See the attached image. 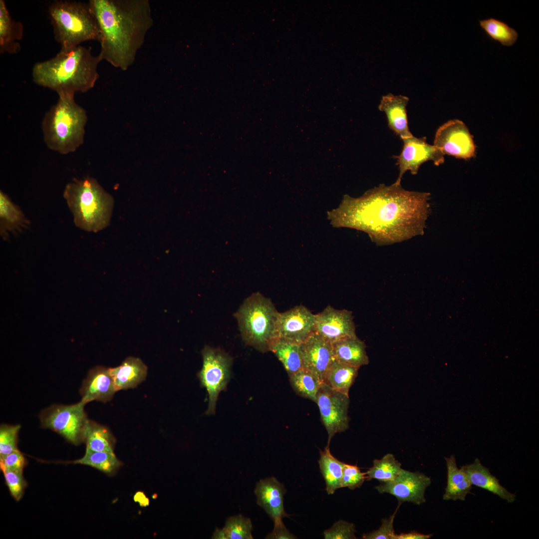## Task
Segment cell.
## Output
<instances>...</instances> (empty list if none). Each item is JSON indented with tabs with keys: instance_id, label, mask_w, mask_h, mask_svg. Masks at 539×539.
Here are the masks:
<instances>
[{
	"instance_id": "obj_1",
	"label": "cell",
	"mask_w": 539,
	"mask_h": 539,
	"mask_svg": "<svg viewBox=\"0 0 539 539\" xmlns=\"http://www.w3.org/2000/svg\"><path fill=\"white\" fill-rule=\"evenodd\" d=\"M430 196L429 193L408 191L395 183L382 184L358 198L345 195L329 216L337 227L363 231L377 245H389L424 234Z\"/></svg>"
},
{
	"instance_id": "obj_2",
	"label": "cell",
	"mask_w": 539,
	"mask_h": 539,
	"mask_svg": "<svg viewBox=\"0 0 539 539\" xmlns=\"http://www.w3.org/2000/svg\"><path fill=\"white\" fill-rule=\"evenodd\" d=\"M100 30L99 56L115 68L135 62L154 24L148 0H90Z\"/></svg>"
},
{
	"instance_id": "obj_3",
	"label": "cell",
	"mask_w": 539,
	"mask_h": 539,
	"mask_svg": "<svg viewBox=\"0 0 539 539\" xmlns=\"http://www.w3.org/2000/svg\"><path fill=\"white\" fill-rule=\"evenodd\" d=\"M102 59L90 48L78 45L61 49L53 57L36 63L32 78L36 84L51 89L58 96L85 92L99 78L98 66Z\"/></svg>"
},
{
	"instance_id": "obj_4",
	"label": "cell",
	"mask_w": 539,
	"mask_h": 539,
	"mask_svg": "<svg viewBox=\"0 0 539 539\" xmlns=\"http://www.w3.org/2000/svg\"><path fill=\"white\" fill-rule=\"evenodd\" d=\"M63 196L78 228L96 233L109 226L114 199L95 179H73L66 185Z\"/></svg>"
},
{
	"instance_id": "obj_5",
	"label": "cell",
	"mask_w": 539,
	"mask_h": 539,
	"mask_svg": "<svg viewBox=\"0 0 539 539\" xmlns=\"http://www.w3.org/2000/svg\"><path fill=\"white\" fill-rule=\"evenodd\" d=\"M87 121L86 112L75 102L74 95L58 96L41 123L47 147L62 155L75 152L83 143Z\"/></svg>"
},
{
	"instance_id": "obj_6",
	"label": "cell",
	"mask_w": 539,
	"mask_h": 539,
	"mask_svg": "<svg viewBox=\"0 0 539 539\" xmlns=\"http://www.w3.org/2000/svg\"><path fill=\"white\" fill-rule=\"evenodd\" d=\"M54 36L61 49L71 48L82 42L99 41L100 30L88 2L60 0L48 8Z\"/></svg>"
},
{
	"instance_id": "obj_7",
	"label": "cell",
	"mask_w": 539,
	"mask_h": 539,
	"mask_svg": "<svg viewBox=\"0 0 539 539\" xmlns=\"http://www.w3.org/2000/svg\"><path fill=\"white\" fill-rule=\"evenodd\" d=\"M279 313L270 299L261 293L248 297L234 315L245 342L260 352L270 351L277 337Z\"/></svg>"
},
{
	"instance_id": "obj_8",
	"label": "cell",
	"mask_w": 539,
	"mask_h": 539,
	"mask_svg": "<svg viewBox=\"0 0 539 539\" xmlns=\"http://www.w3.org/2000/svg\"><path fill=\"white\" fill-rule=\"evenodd\" d=\"M82 402L69 405H52L39 415L42 428L50 429L74 445L84 442L88 421Z\"/></svg>"
},
{
	"instance_id": "obj_9",
	"label": "cell",
	"mask_w": 539,
	"mask_h": 539,
	"mask_svg": "<svg viewBox=\"0 0 539 539\" xmlns=\"http://www.w3.org/2000/svg\"><path fill=\"white\" fill-rule=\"evenodd\" d=\"M202 355L203 365L198 377L208 394L206 414L211 415L215 412L219 394L226 388L229 381L232 360L222 350L207 345L202 350Z\"/></svg>"
},
{
	"instance_id": "obj_10",
	"label": "cell",
	"mask_w": 539,
	"mask_h": 539,
	"mask_svg": "<svg viewBox=\"0 0 539 539\" xmlns=\"http://www.w3.org/2000/svg\"><path fill=\"white\" fill-rule=\"evenodd\" d=\"M317 404L323 425L328 433L327 445L333 436L349 428V395L334 391L322 383L316 395Z\"/></svg>"
},
{
	"instance_id": "obj_11",
	"label": "cell",
	"mask_w": 539,
	"mask_h": 539,
	"mask_svg": "<svg viewBox=\"0 0 539 539\" xmlns=\"http://www.w3.org/2000/svg\"><path fill=\"white\" fill-rule=\"evenodd\" d=\"M434 145L444 154L469 159L475 155L472 135L465 124L458 119L448 121L437 130Z\"/></svg>"
},
{
	"instance_id": "obj_12",
	"label": "cell",
	"mask_w": 539,
	"mask_h": 539,
	"mask_svg": "<svg viewBox=\"0 0 539 539\" xmlns=\"http://www.w3.org/2000/svg\"><path fill=\"white\" fill-rule=\"evenodd\" d=\"M402 140V151L395 157L399 170L396 184H401V179L407 171H410L412 175H416L421 165L427 161H433L437 166L444 162V155L434 145L427 143L425 137L413 136Z\"/></svg>"
},
{
	"instance_id": "obj_13",
	"label": "cell",
	"mask_w": 539,
	"mask_h": 539,
	"mask_svg": "<svg viewBox=\"0 0 539 539\" xmlns=\"http://www.w3.org/2000/svg\"><path fill=\"white\" fill-rule=\"evenodd\" d=\"M431 483L430 478L423 473L402 469L394 480L380 482L375 488L381 494L394 496L401 504L408 502L420 505L426 502L425 491Z\"/></svg>"
},
{
	"instance_id": "obj_14",
	"label": "cell",
	"mask_w": 539,
	"mask_h": 539,
	"mask_svg": "<svg viewBox=\"0 0 539 539\" xmlns=\"http://www.w3.org/2000/svg\"><path fill=\"white\" fill-rule=\"evenodd\" d=\"M315 315L314 332L331 344L357 336L353 316L350 310L328 305Z\"/></svg>"
},
{
	"instance_id": "obj_15",
	"label": "cell",
	"mask_w": 539,
	"mask_h": 539,
	"mask_svg": "<svg viewBox=\"0 0 539 539\" xmlns=\"http://www.w3.org/2000/svg\"><path fill=\"white\" fill-rule=\"evenodd\" d=\"M316 315L303 305L279 312L277 322V337L300 344L315 331Z\"/></svg>"
},
{
	"instance_id": "obj_16",
	"label": "cell",
	"mask_w": 539,
	"mask_h": 539,
	"mask_svg": "<svg viewBox=\"0 0 539 539\" xmlns=\"http://www.w3.org/2000/svg\"><path fill=\"white\" fill-rule=\"evenodd\" d=\"M300 346L303 368L314 374L323 383L326 371L335 360L332 344L314 332Z\"/></svg>"
},
{
	"instance_id": "obj_17",
	"label": "cell",
	"mask_w": 539,
	"mask_h": 539,
	"mask_svg": "<svg viewBox=\"0 0 539 539\" xmlns=\"http://www.w3.org/2000/svg\"><path fill=\"white\" fill-rule=\"evenodd\" d=\"M257 504L261 507L273 523L288 517L284 508L285 488L273 477L260 480L254 491Z\"/></svg>"
},
{
	"instance_id": "obj_18",
	"label": "cell",
	"mask_w": 539,
	"mask_h": 539,
	"mask_svg": "<svg viewBox=\"0 0 539 539\" xmlns=\"http://www.w3.org/2000/svg\"><path fill=\"white\" fill-rule=\"evenodd\" d=\"M117 392L109 368L97 366L91 369L84 380L80 393L85 405L93 401L106 402Z\"/></svg>"
},
{
	"instance_id": "obj_19",
	"label": "cell",
	"mask_w": 539,
	"mask_h": 539,
	"mask_svg": "<svg viewBox=\"0 0 539 539\" xmlns=\"http://www.w3.org/2000/svg\"><path fill=\"white\" fill-rule=\"evenodd\" d=\"M409 100L406 96L388 93L382 97L378 105L379 110L387 116L389 128L402 140L413 136L409 128L407 115Z\"/></svg>"
},
{
	"instance_id": "obj_20",
	"label": "cell",
	"mask_w": 539,
	"mask_h": 539,
	"mask_svg": "<svg viewBox=\"0 0 539 539\" xmlns=\"http://www.w3.org/2000/svg\"><path fill=\"white\" fill-rule=\"evenodd\" d=\"M148 368L139 358L128 357L115 367L109 368L116 391L136 387L147 376Z\"/></svg>"
},
{
	"instance_id": "obj_21",
	"label": "cell",
	"mask_w": 539,
	"mask_h": 539,
	"mask_svg": "<svg viewBox=\"0 0 539 539\" xmlns=\"http://www.w3.org/2000/svg\"><path fill=\"white\" fill-rule=\"evenodd\" d=\"M461 468L466 473L472 485L486 490L508 503L515 501L516 495L503 487L497 478L481 463L478 458H476L473 463L463 466Z\"/></svg>"
},
{
	"instance_id": "obj_22",
	"label": "cell",
	"mask_w": 539,
	"mask_h": 539,
	"mask_svg": "<svg viewBox=\"0 0 539 539\" xmlns=\"http://www.w3.org/2000/svg\"><path fill=\"white\" fill-rule=\"evenodd\" d=\"M23 34L22 23L12 18L5 1L0 0V53H17Z\"/></svg>"
},
{
	"instance_id": "obj_23",
	"label": "cell",
	"mask_w": 539,
	"mask_h": 539,
	"mask_svg": "<svg viewBox=\"0 0 539 539\" xmlns=\"http://www.w3.org/2000/svg\"><path fill=\"white\" fill-rule=\"evenodd\" d=\"M30 221L8 195L0 191V235L4 240L29 227Z\"/></svg>"
},
{
	"instance_id": "obj_24",
	"label": "cell",
	"mask_w": 539,
	"mask_h": 539,
	"mask_svg": "<svg viewBox=\"0 0 539 539\" xmlns=\"http://www.w3.org/2000/svg\"><path fill=\"white\" fill-rule=\"evenodd\" d=\"M335 360L359 368L369 363L364 342L357 336L344 338L332 343Z\"/></svg>"
},
{
	"instance_id": "obj_25",
	"label": "cell",
	"mask_w": 539,
	"mask_h": 539,
	"mask_svg": "<svg viewBox=\"0 0 539 539\" xmlns=\"http://www.w3.org/2000/svg\"><path fill=\"white\" fill-rule=\"evenodd\" d=\"M445 459L447 469V484L443 499L445 501H464L467 494L471 493L472 485L464 471L458 468L454 455L445 457Z\"/></svg>"
},
{
	"instance_id": "obj_26",
	"label": "cell",
	"mask_w": 539,
	"mask_h": 539,
	"mask_svg": "<svg viewBox=\"0 0 539 539\" xmlns=\"http://www.w3.org/2000/svg\"><path fill=\"white\" fill-rule=\"evenodd\" d=\"M270 351L282 363L288 377L303 368L300 344L277 337L271 343Z\"/></svg>"
},
{
	"instance_id": "obj_27",
	"label": "cell",
	"mask_w": 539,
	"mask_h": 539,
	"mask_svg": "<svg viewBox=\"0 0 539 539\" xmlns=\"http://www.w3.org/2000/svg\"><path fill=\"white\" fill-rule=\"evenodd\" d=\"M359 369L335 360L326 371L322 383L334 391L349 395Z\"/></svg>"
},
{
	"instance_id": "obj_28",
	"label": "cell",
	"mask_w": 539,
	"mask_h": 539,
	"mask_svg": "<svg viewBox=\"0 0 539 539\" xmlns=\"http://www.w3.org/2000/svg\"><path fill=\"white\" fill-rule=\"evenodd\" d=\"M319 467L326 484V491L332 495L341 487L342 469L344 463L338 460L330 452L329 445L320 450Z\"/></svg>"
},
{
	"instance_id": "obj_29",
	"label": "cell",
	"mask_w": 539,
	"mask_h": 539,
	"mask_svg": "<svg viewBox=\"0 0 539 539\" xmlns=\"http://www.w3.org/2000/svg\"><path fill=\"white\" fill-rule=\"evenodd\" d=\"M61 463L90 466L109 476L114 475L122 465L114 452L95 451L88 449H86L82 458Z\"/></svg>"
},
{
	"instance_id": "obj_30",
	"label": "cell",
	"mask_w": 539,
	"mask_h": 539,
	"mask_svg": "<svg viewBox=\"0 0 539 539\" xmlns=\"http://www.w3.org/2000/svg\"><path fill=\"white\" fill-rule=\"evenodd\" d=\"M84 442L86 449L112 452L116 440L107 427L89 420L84 431Z\"/></svg>"
},
{
	"instance_id": "obj_31",
	"label": "cell",
	"mask_w": 539,
	"mask_h": 539,
	"mask_svg": "<svg viewBox=\"0 0 539 539\" xmlns=\"http://www.w3.org/2000/svg\"><path fill=\"white\" fill-rule=\"evenodd\" d=\"M251 519L241 514L228 518L222 529L216 528L213 539H253Z\"/></svg>"
},
{
	"instance_id": "obj_32",
	"label": "cell",
	"mask_w": 539,
	"mask_h": 539,
	"mask_svg": "<svg viewBox=\"0 0 539 539\" xmlns=\"http://www.w3.org/2000/svg\"><path fill=\"white\" fill-rule=\"evenodd\" d=\"M479 24L490 38L498 41L503 45L512 46L518 39L517 31L504 21L498 19L490 17L480 20Z\"/></svg>"
},
{
	"instance_id": "obj_33",
	"label": "cell",
	"mask_w": 539,
	"mask_h": 539,
	"mask_svg": "<svg viewBox=\"0 0 539 539\" xmlns=\"http://www.w3.org/2000/svg\"><path fill=\"white\" fill-rule=\"evenodd\" d=\"M402 469L401 463L394 456L388 453L381 459L374 460L373 466L365 473V475L366 479L387 482L394 480Z\"/></svg>"
},
{
	"instance_id": "obj_34",
	"label": "cell",
	"mask_w": 539,
	"mask_h": 539,
	"mask_svg": "<svg viewBox=\"0 0 539 539\" xmlns=\"http://www.w3.org/2000/svg\"><path fill=\"white\" fill-rule=\"evenodd\" d=\"M289 378L291 387L298 395L315 401L322 383L316 376L303 368L289 376Z\"/></svg>"
},
{
	"instance_id": "obj_35",
	"label": "cell",
	"mask_w": 539,
	"mask_h": 539,
	"mask_svg": "<svg viewBox=\"0 0 539 539\" xmlns=\"http://www.w3.org/2000/svg\"><path fill=\"white\" fill-rule=\"evenodd\" d=\"M20 425L1 424L0 427V457L19 450L17 447Z\"/></svg>"
},
{
	"instance_id": "obj_36",
	"label": "cell",
	"mask_w": 539,
	"mask_h": 539,
	"mask_svg": "<svg viewBox=\"0 0 539 539\" xmlns=\"http://www.w3.org/2000/svg\"><path fill=\"white\" fill-rule=\"evenodd\" d=\"M1 470L10 495L18 502L22 498L27 486L23 474L5 469Z\"/></svg>"
},
{
	"instance_id": "obj_37",
	"label": "cell",
	"mask_w": 539,
	"mask_h": 539,
	"mask_svg": "<svg viewBox=\"0 0 539 539\" xmlns=\"http://www.w3.org/2000/svg\"><path fill=\"white\" fill-rule=\"evenodd\" d=\"M355 532L354 524L340 520L323 532V537L325 539H355Z\"/></svg>"
},
{
	"instance_id": "obj_38",
	"label": "cell",
	"mask_w": 539,
	"mask_h": 539,
	"mask_svg": "<svg viewBox=\"0 0 539 539\" xmlns=\"http://www.w3.org/2000/svg\"><path fill=\"white\" fill-rule=\"evenodd\" d=\"M366 479L365 473L361 472L355 465L344 464L342 469L341 487L350 490L360 488Z\"/></svg>"
},
{
	"instance_id": "obj_39",
	"label": "cell",
	"mask_w": 539,
	"mask_h": 539,
	"mask_svg": "<svg viewBox=\"0 0 539 539\" xmlns=\"http://www.w3.org/2000/svg\"><path fill=\"white\" fill-rule=\"evenodd\" d=\"M401 503H399L395 512L389 518L382 520L379 528L372 532L364 534V539H395V533L393 528L394 520Z\"/></svg>"
},
{
	"instance_id": "obj_40",
	"label": "cell",
	"mask_w": 539,
	"mask_h": 539,
	"mask_svg": "<svg viewBox=\"0 0 539 539\" xmlns=\"http://www.w3.org/2000/svg\"><path fill=\"white\" fill-rule=\"evenodd\" d=\"M27 462L22 453L17 450L0 457V468L23 474Z\"/></svg>"
},
{
	"instance_id": "obj_41",
	"label": "cell",
	"mask_w": 539,
	"mask_h": 539,
	"mask_svg": "<svg viewBox=\"0 0 539 539\" xmlns=\"http://www.w3.org/2000/svg\"><path fill=\"white\" fill-rule=\"evenodd\" d=\"M267 539H295L297 538L285 527L282 520L274 522L272 531L265 538Z\"/></svg>"
},
{
	"instance_id": "obj_42",
	"label": "cell",
	"mask_w": 539,
	"mask_h": 539,
	"mask_svg": "<svg viewBox=\"0 0 539 539\" xmlns=\"http://www.w3.org/2000/svg\"><path fill=\"white\" fill-rule=\"evenodd\" d=\"M432 536V534L424 535L416 531H411L407 533L396 534L395 539H428Z\"/></svg>"
}]
</instances>
